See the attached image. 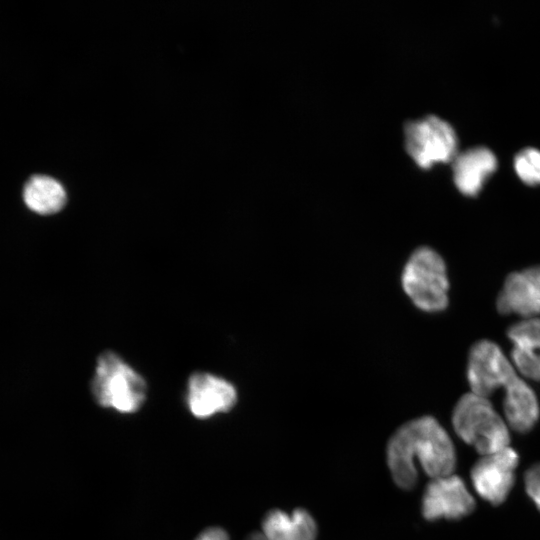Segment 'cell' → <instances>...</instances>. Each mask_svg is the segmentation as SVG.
I'll return each mask as SVG.
<instances>
[{
  "label": "cell",
  "mask_w": 540,
  "mask_h": 540,
  "mask_svg": "<svg viewBox=\"0 0 540 540\" xmlns=\"http://www.w3.org/2000/svg\"><path fill=\"white\" fill-rule=\"evenodd\" d=\"M416 460L432 479L451 475L454 471V445L446 430L432 416L405 423L389 440L388 467L400 488L415 486L418 478Z\"/></svg>",
  "instance_id": "cell-1"
},
{
  "label": "cell",
  "mask_w": 540,
  "mask_h": 540,
  "mask_svg": "<svg viewBox=\"0 0 540 540\" xmlns=\"http://www.w3.org/2000/svg\"><path fill=\"white\" fill-rule=\"evenodd\" d=\"M91 391L100 406L131 414L145 402L147 385L119 355L106 351L97 359Z\"/></svg>",
  "instance_id": "cell-2"
},
{
  "label": "cell",
  "mask_w": 540,
  "mask_h": 540,
  "mask_svg": "<svg viewBox=\"0 0 540 540\" xmlns=\"http://www.w3.org/2000/svg\"><path fill=\"white\" fill-rule=\"evenodd\" d=\"M452 423L456 434L482 456L509 447L507 424L485 397L463 395L453 409Z\"/></svg>",
  "instance_id": "cell-3"
},
{
  "label": "cell",
  "mask_w": 540,
  "mask_h": 540,
  "mask_svg": "<svg viewBox=\"0 0 540 540\" xmlns=\"http://www.w3.org/2000/svg\"><path fill=\"white\" fill-rule=\"evenodd\" d=\"M404 292L425 312H440L448 306L449 281L443 258L430 247H419L409 256L401 274Z\"/></svg>",
  "instance_id": "cell-4"
},
{
  "label": "cell",
  "mask_w": 540,
  "mask_h": 540,
  "mask_svg": "<svg viewBox=\"0 0 540 540\" xmlns=\"http://www.w3.org/2000/svg\"><path fill=\"white\" fill-rule=\"evenodd\" d=\"M457 143L452 126L436 116L411 121L405 126L406 150L421 168L453 161Z\"/></svg>",
  "instance_id": "cell-5"
},
{
  "label": "cell",
  "mask_w": 540,
  "mask_h": 540,
  "mask_svg": "<svg viewBox=\"0 0 540 540\" xmlns=\"http://www.w3.org/2000/svg\"><path fill=\"white\" fill-rule=\"evenodd\" d=\"M516 376L513 365L496 343L480 340L471 347L467 379L472 393L487 398Z\"/></svg>",
  "instance_id": "cell-6"
},
{
  "label": "cell",
  "mask_w": 540,
  "mask_h": 540,
  "mask_svg": "<svg viewBox=\"0 0 540 540\" xmlns=\"http://www.w3.org/2000/svg\"><path fill=\"white\" fill-rule=\"evenodd\" d=\"M518 462L519 456L510 446L482 456L471 470L478 495L493 505L503 503L513 487Z\"/></svg>",
  "instance_id": "cell-7"
},
{
  "label": "cell",
  "mask_w": 540,
  "mask_h": 540,
  "mask_svg": "<svg viewBox=\"0 0 540 540\" xmlns=\"http://www.w3.org/2000/svg\"><path fill=\"white\" fill-rule=\"evenodd\" d=\"M475 509V500L464 481L456 475L434 478L422 498V514L433 521L461 519Z\"/></svg>",
  "instance_id": "cell-8"
},
{
  "label": "cell",
  "mask_w": 540,
  "mask_h": 540,
  "mask_svg": "<svg viewBox=\"0 0 540 540\" xmlns=\"http://www.w3.org/2000/svg\"><path fill=\"white\" fill-rule=\"evenodd\" d=\"M237 402V391L227 380L206 372H195L188 380L187 404L200 419L230 411Z\"/></svg>",
  "instance_id": "cell-9"
},
{
  "label": "cell",
  "mask_w": 540,
  "mask_h": 540,
  "mask_svg": "<svg viewBox=\"0 0 540 540\" xmlns=\"http://www.w3.org/2000/svg\"><path fill=\"white\" fill-rule=\"evenodd\" d=\"M499 313L526 319L540 314V265L510 273L497 297Z\"/></svg>",
  "instance_id": "cell-10"
},
{
  "label": "cell",
  "mask_w": 540,
  "mask_h": 540,
  "mask_svg": "<svg viewBox=\"0 0 540 540\" xmlns=\"http://www.w3.org/2000/svg\"><path fill=\"white\" fill-rule=\"evenodd\" d=\"M507 337L513 346L511 357L518 371L540 381V319L529 318L512 325Z\"/></svg>",
  "instance_id": "cell-11"
},
{
  "label": "cell",
  "mask_w": 540,
  "mask_h": 540,
  "mask_svg": "<svg viewBox=\"0 0 540 540\" xmlns=\"http://www.w3.org/2000/svg\"><path fill=\"white\" fill-rule=\"evenodd\" d=\"M496 168L497 159L489 149L476 147L466 150L453 159L454 183L462 194L475 196Z\"/></svg>",
  "instance_id": "cell-12"
},
{
  "label": "cell",
  "mask_w": 540,
  "mask_h": 540,
  "mask_svg": "<svg viewBox=\"0 0 540 540\" xmlns=\"http://www.w3.org/2000/svg\"><path fill=\"white\" fill-rule=\"evenodd\" d=\"M504 389L503 409L508 425L520 433L530 431L540 413L536 394L518 375Z\"/></svg>",
  "instance_id": "cell-13"
},
{
  "label": "cell",
  "mask_w": 540,
  "mask_h": 540,
  "mask_svg": "<svg viewBox=\"0 0 540 540\" xmlns=\"http://www.w3.org/2000/svg\"><path fill=\"white\" fill-rule=\"evenodd\" d=\"M262 534L267 540H316L317 525L304 509H296L291 514L275 509L263 519Z\"/></svg>",
  "instance_id": "cell-14"
},
{
  "label": "cell",
  "mask_w": 540,
  "mask_h": 540,
  "mask_svg": "<svg viewBox=\"0 0 540 540\" xmlns=\"http://www.w3.org/2000/svg\"><path fill=\"white\" fill-rule=\"evenodd\" d=\"M23 198L30 210L41 215L59 212L67 201L66 191L60 182L45 175L29 179L23 191Z\"/></svg>",
  "instance_id": "cell-15"
},
{
  "label": "cell",
  "mask_w": 540,
  "mask_h": 540,
  "mask_svg": "<svg viewBox=\"0 0 540 540\" xmlns=\"http://www.w3.org/2000/svg\"><path fill=\"white\" fill-rule=\"evenodd\" d=\"M514 168L524 183L540 184V150L527 148L520 151L515 157Z\"/></svg>",
  "instance_id": "cell-16"
},
{
  "label": "cell",
  "mask_w": 540,
  "mask_h": 540,
  "mask_svg": "<svg viewBox=\"0 0 540 540\" xmlns=\"http://www.w3.org/2000/svg\"><path fill=\"white\" fill-rule=\"evenodd\" d=\"M525 490L540 510V463L532 465L524 476Z\"/></svg>",
  "instance_id": "cell-17"
},
{
  "label": "cell",
  "mask_w": 540,
  "mask_h": 540,
  "mask_svg": "<svg viewBox=\"0 0 540 540\" xmlns=\"http://www.w3.org/2000/svg\"><path fill=\"white\" fill-rule=\"evenodd\" d=\"M196 540H229V535L221 527H210L202 531Z\"/></svg>",
  "instance_id": "cell-18"
},
{
  "label": "cell",
  "mask_w": 540,
  "mask_h": 540,
  "mask_svg": "<svg viewBox=\"0 0 540 540\" xmlns=\"http://www.w3.org/2000/svg\"><path fill=\"white\" fill-rule=\"evenodd\" d=\"M245 540H267V539L261 532V533H253L249 535Z\"/></svg>",
  "instance_id": "cell-19"
}]
</instances>
